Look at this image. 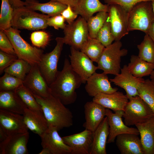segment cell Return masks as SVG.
<instances>
[{"label": "cell", "instance_id": "29", "mask_svg": "<svg viewBox=\"0 0 154 154\" xmlns=\"http://www.w3.org/2000/svg\"><path fill=\"white\" fill-rule=\"evenodd\" d=\"M130 61L127 68L133 75L138 78L150 75L154 68V64L141 59L138 56L132 55Z\"/></svg>", "mask_w": 154, "mask_h": 154}, {"label": "cell", "instance_id": "44", "mask_svg": "<svg viewBox=\"0 0 154 154\" xmlns=\"http://www.w3.org/2000/svg\"><path fill=\"white\" fill-rule=\"evenodd\" d=\"M65 21L68 24H70L75 21L77 18L78 15L73 10L72 7L69 5L61 13Z\"/></svg>", "mask_w": 154, "mask_h": 154}, {"label": "cell", "instance_id": "42", "mask_svg": "<svg viewBox=\"0 0 154 154\" xmlns=\"http://www.w3.org/2000/svg\"><path fill=\"white\" fill-rule=\"evenodd\" d=\"M0 49L8 54L16 55L11 42L3 31H0Z\"/></svg>", "mask_w": 154, "mask_h": 154}, {"label": "cell", "instance_id": "25", "mask_svg": "<svg viewBox=\"0 0 154 154\" xmlns=\"http://www.w3.org/2000/svg\"><path fill=\"white\" fill-rule=\"evenodd\" d=\"M135 125L140 135L144 154H154V115L146 121Z\"/></svg>", "mask_w": 154, "mask_h": 154}, {"label": "cell", "instance_id": "5", "mask_svg": "<svg viewBox=\"0 0 154 154\" xmlns=\"http://www.w3.org/2000/svg\"><path fill=\"white\" fill-rule=\"evenodd\" d=\"M122 43L120 40L115 41L110 45L105 48L97 62L98 69L108 74L116 75L121 69V59L126 56L128 50L121 48Z\"/></svg>", "mask_w": 154, "mask_h": 154}, {"label": "cell", "instance_id": "51", "mask_svg": "<svg viewBox=\"0 0 154 154\" xmlns=\"http://www.w3.org/2000/svg\"><path fill=\"white\" fill-rule=\"evenodd\" d=\"M151 4L152 7V9H153V11L154 16V0L151 1Z\"/></svg>", "mask_w": 154, "mask_h": 154}, {"label": "cell", "instance_id": "34", "mask_svg": "<svg viewBox=\"0 0 154 154\" xmlns=\"http://www.w3.org/2000/svg\"><path fill=\"white\" fill-rule=\"evenodd\" d=\"M138 96L149 106L154 113V85L150 79L145 80L138 89Z\"/></svg>", "mask_w": 154, "mask_h": 154}, {"label": "cell", "instance_id": "21", "mask_svg": "<svg viewBox=\"0 0 154 154\" xmlns=\"http://www.w3.org/2000/svg\"><path fill=\"white\" fill-rule=\"evenodd\" d=\"M129 100L126 95L117 91L111 94L100 93L92 99L93 101L114 112L120 110L124 111Z\"/></svg>", "mask_w": 154, "mask_h": 154}, {"label": "cell", "instance_id": "24", "mask_svg": "<svg viewBox=\"0 0 154 154\" xmlns=\"http://www.w3.org/2000/svg\"><path fill=\"white\" fill-rule=\"evenodd\" d=\"M109 127L106 116L93 132L90 154H106V144L109 134Z\"/></svg>", "mask_w": 154, "mask_h": 154}, {"label": "cell", "instance_id": "47", "mask_svg": "<svg viewBox=\"0 0 154 154\" xmlns=\"http://www.w3.org/2000/svg\"><path fill=\"white\" fill-rule=\"evenodd\" d=\"M147 34H148L154 42V20L149 28Z\"/></svg>", "mask_w": 154, "mask_h": 154}, {"label": "cell", "instance_id": "36", "mask_svg": "<svg viewBox=\"0 0 154 154\" xmlns=\"http://www.w3.org/2000/svg\"><path fill=\"white\" fill-rule=\"evenodd\" d=\"M27 108L42 111L33 94L23 85L15 91Z\"/></svg>", "mask_w": 154, "mask_h": 154}, {"label": "cell", "instance_id": "22", "mask_svg": "<svg viewBox=\"0 0 154 154\" xmlns=\"http://www.w3.org/2000/svg\"><path fill=\"white\" fill-rule=\"evenodd\" d=\"M23 115L28 129L40 137L48 129V124L42 111L26 108Z\"/></svg>", "mask_w": 154, "mask_h": 154}, {"label": "cell", "instance_id": "27", "mask_svg": "<svg viewBox=\"0 0 154 154\" xmlns=\"http://www.w3.org/2000/svg\"><path fill=\"white\" fill-rule=\"evenodd\" d=\"M108 5L102 4L99 0H79L74 11L87 21L93 14L102 11L107 12Z\"/></svg>", "mask_w": 154, "mask_h": 154}, {"label": "cell", "instance_id": "12", "mask_svg": "<svg viewBox=\"0 0 154 154\" xmlns=\"http://www.w3.org/2000/svg\"><path fill=\"white\" fill-rule=\"evenodd\" d=\"M124 111L120 110L113 113L110 110L106 108V116L107 117L110 133L107 143L114 142L117 136L124 133H131L139 135L137 128L129 127L124 123L122 117Z\"/></svg>", "mask_w": 154, "mask_h": 154}, {"label": "cell", "instance_id": "15", "mask_svg": "<svg viewBox=\"0 0 154 154\" xmlns=\"http://www.w3.org/2000/svg\"><path fill=\"white\" fill-rule=\"evenodd\" d=\"M57 129L49 125L47 129L40 137L42 148H46L51 154H71V148L64 142Z\"/></svg>", "mask_w": 154, "mask_h": 154}, {"label": "cell", "instance_id": "9", "mask_svg": "<svg viewBox=\"0 0 154 154\" xmlns=\"http://www.w3.org/2000/svg\"><path fill=\"white\" fill-rule=\"evenodd\" d=\"M63 32L64 44L78 50L89 36L87 21L80 16L72 23L66 24Z\"/></svg>", "mask_w": 154, "mask_h": 154}, {"label": "cell", "instance_id": "4", "mask_svg": "<svg viewBox=\"0 0 154 154\" xmlns=\"http://www.w3.org/2000/svg\"><path fill=\"white\" fill-rule=\"evenodd\" d=\"M3 31L11 42L19 58L28 62L32 66L38 64L43 54L42 50L32 46L25 41L17 29L11 27Z\"/></svg>", "mask_w": 154, "mask_h": 154}, {"label": "cell", "instance_id": "45", "mask_svg": "<svg viewBox=\"0 0 154 154\" xmlns=\"http://www.w3.org/2000/svg\"><path fill=\"white\" fill-rule=\"evenodd\" d=\"M58 2L63 4L68 5H70L72 9L76 6L79 0H50Z\"/></svg>", "mask_w": 154, "mask_h": 154}, {"label": "cell", "instance_id": "33", "mask_svg": "<svg viewBox=\"0 0 154 154\" xmlns=\"http://www.w3.org/2000/svg\"><path fill=\"white\" fill-rule=\"evenodd\" d=\"M108 17L107 12L102 11L98 12L94 16H92L87 21L89 36L96 38L98 33L107 20Z\"/></svg>", "mask_w": 154, "mask_h": 154}, {"label": "cell", "instance_id": "26", "mask_svg": "<svg viewBox=\"0 0 154 154\" xmlns=\"http://www.w3.org/2000/svg\"><path fill=\"white\" fill-rule=\"evenodd\" d=\"M26 108L15 91H0V109L23 115Z\"/></svg>", "mask_w": 154, "mask_h": 154}, {"label": "cell", "instance_id": "37", "mask_svg": "<svg viewBox=\"0 0 154 154\" xmlns=\"http://www.w3.org/2000/svg\"><path fill=\"white\" fill-rule=\"evenodd\" d=\"M23 81L20 79L5 73L0 78V91H15L23 85Z\"/></svg>", "mask_w": 154, "mask_h": 154}, {"label": "cell", "instance_id": "49", "mask_svg": "<svg viewBox=\"0 0 154 154\" xmlns=\"http://www.w3.org/2000/svg\"><path fill=\"white\" fill-rule=\"evenodd\" d=\"M39 154H51L50 151L47 149L42 148L41 151L38 153Z\"/></svg>", "mask_w": 154, "mask_h": 154}, {"label": "cell", "instance_id": "19", "mask_svg": "<svg viewBox=\"0 0 154 154\" xmlns=\"http://www.w3.org/2000/svg\"><path fill=\"white\" fill-rule=\"evenodd\" d=\"M28 131L8 136L0 143V154H28Z\"/></svg>", "mask_w": 154, "mask_h": 154}, {"label": "cell", "instance_id": "18", "mask_svg": "<svg viewBox=\"0 0 154 154\" xmlns=\"http://www.w3.org/2000/svg\"><path fill=\"white\" fill-rule=\"evenodd\" d=\"M107 74L103 72L94 73L87 79L85 87L89 96L94 97L100 93L111 94L118 90L113 87Z\"/></svg>", "mask_w": 154, "mask_h": 154}, {"label": "cell", "instance_id": "35", "mask_svg": "<svg viewBox=\"0 0 154 154\" xmlns=\"http://www.w3.org/2000/svg\"><path fill=\"white\" fill-rule=\"evenodd\" d=\"M0 15V31H4L11 27V21L14 8L9 0H1Z\"/></svg>", "mask_w": 154, "mask_h": 154}, {"label": "cell", "instance_id": "7", "mask_svg": "<svg viewBox=\"0 0 154 154\" xmlns=\"http://www.w3.org/2000/svg\"><path fill=\"white\" fill-rule=\"evenodd\" d=\"M154 115L149 106L139 96L131 97L126 105L123 117L127 126L143 123Z\"/></svg>", "mask_w": 154, "mask_h": 154}, {"label": "cell", "instance_id": "40", "mask_svg": "<svg viewBox=\"0 0 154 154\" xmlns=\"http://www.w3.org/2000/svg\"><path fill=\"white\" fill-rule=\"evenodd\" d=\"M154 0H104L107 4H117L122 7L126 11L129 12L135 5L143 1Z\"/></svg>", "mask_w": 154, "mask_h": 154}, {"label": "cell", "instance_id": "38", "mask_svg": "<svg viewBox=\"0 0 154 154\" xmlns=\"http://www.w3.org/2000/svg\"><path fill=\"white\" fill-rule=\"evenodd\" d=\"M96 38L105 47L110 45L115 40L110 22L108 19L98 33Z\"/></svg>", "mask_w": 154, "mask_h": 154}, {"label": "cell", "instance_id": "11", "mask_svg": "<svg viewBox=\"0 0 154 154\" xmlns=\"http://www.w3.org/2000/svg\"><path fill=\"white\" fill-rule=\"evenodd\" d=\"M69 56L70 63L73 70L81 77L83 83L98 69L93 61L85 54L73 47H70Z\"/></svg>", "mask_w": 154, "mask_h": 154}, {"label": "cell", "instance_id": "6", "mask_svg": "<svg viewBox=\"0 0 154 154\" xmlns=\"http://www.w3.org/2000/svg\"><path fill=\"white\" fill-rule=\"evenodd\" d=\"M154 20L151 1L140 2L128 12V31L139 30L147 33Z\"/></svg>", "mask_w": 154, "mask_h": 154}, {"label": "cell", "instance_id": "16", "mask_svg": "<svg viewBox=\"0 0 154 154\" xmlns=\"http://www.w3.org/2000/svg\"><path fill=\"white\" fill-rule=\"evenodd\" d=\"M110 80L116 86L123 89L129 99L138 96V88L145 80L133 75L129 70L127 65H125L121 68L120 73Z\"/></svg>", "mask_w": 154, "mask_h": 154}, {"label": "cell", "instance_id": "14", "mask_svg": "<svg viewBox=\"0 0 154 154\" xmlns=\"http://www.w3.org/2000/svg\"><path fill=\"white\" fill-rule=\"evenodd\" d=\"M23 84L34 94L44 98L51 94L49 86L41 73L38 64L32 66L23 80Z\"/></svg>", "mask_w": 154, "mask_h": 154}, {"label": "cell", "instance_id": "1", "mask_svg": "<svg viewBox=\"0 0 154 154\" xmlns=\"http://www.w3.org/2000/svg\"><path fill=\"white\" fill-rule=\"evenodd\" d=\"M82 83L81 77L73 70L69 60L66 58L62 69L58 71L56 79L49 87L51 94L67 105L75 102L77 98L76 90Z\"/></svg>", "mask_w": 154, "mask_h": 154}, {"label": "cell", "instance_id": "20", "mask_svg": "<svg viewBox=\"0 0 154 154\" xmlns=\"http://www.w3.org/2000/svg\"><path fill=\"white\" fill-rule=\"evenodd\" d=\"M84 109L85 122L83 126L93 132L105 117L106 108L92 100L86 103Z\"/></svg>", "mask_w": 154, "mask_h": 154}, {"label": "cell", "instance_id": "3", "mask_svg": "<svg viewBox=\"0 0 154 154\" xmlns=\"http://www.w3.org/2000/svg\"><path fill=\"white\" fill-rule=\"evenodd\" d=\"M13 8L11 27L35 30L45 29L48 26L49 15L38 13L25 6Z\"/></svg>", "mask_w": 154, "mask_h": 154}, {"label": "cell", "instance_id": "30", "mask_svg": "<svg viewBox=\"0 0 154 154\" xmlns=\"http://www.w3.org/2000/svg\"><path fill=\"white\" fill-rule=\"evenodd\" d=\"M105 47L96 38L89 36L80 50L87 56L93 62L98 61Z\"/></svg>", "mask_w": 154, "mask_h": 154}, {"label": "cell", "instance_id": "10", "mask_svg": "<svg viewBox=\"0 0 154 154\" xmlns=\"http://www.w3.org/2000/svg\"><path fill=\"white\" fill-rule=\"evenodd\" d=\"M108 5V20L110 22L115 41L120 40L129 32L128 12L118 5Z\"/></svg>", "mask_w": 154, "mask_h": 154}, {"label": "cell", "instance_id": "28", "mask_svg": "<svg viewBox=\"0 0 154 154\" xmlns=\"http://www.w3.org/2000/svg\"><path fill=\"white\" fill-rule=\"evenodd\" d=\"M25 6L34 11H38L51 17L61 14L67 5L59 2L51 1L41 3L36 0H26Z\"/></svg>", "mask_w": 154, "mask_h": 154}, {"label": "cell", "instance_id": "43", "mask_svg": "<svg viewBox=\"0 0 154 154\" xmlns=\"http://www.w3.org/2000/svg\"><path fill=\"white\" fill-rule=\"evenodd\" d=\"M65 20L61 15H58L50 17L48 19L47 24L48 26L53 27L55 29L58 30L60 28L64 29L66 24Z\"/></svg>", "mask_w": 154, "mask_h": 154}, {"label": "cell", "instance_id": "50", "mask_svg": "<svg viewBox=\"0 0 154 154\" xmlns=\"http://www.w3.org/2000/svg\"><path fill=\"white\" fill-rule=\"evenodd\" d=\"M150 75V81L154 85V68Z\"/></svg>", "mask_w": 154, "mask_h": 154}, {"label": "cell", "instance_id": "46", "mask_svg": "<svg viewBox=\"0 0 154 154\" xmlns=\"http://www.w3.org/2000/svg\"><path fill=\"white\" fill-rule=\"evenodd\" d=\"M10 3L14 8L25 6V2L21 0H9Z\"/></svg>", "mask_w": 154, "mask_h": 154}, {"label": "cell", "instance_id": "8", "mask_svg": "<svg viewBox=\"0 0 154 154\" xmlns=\"http://www.w3.org/2000/svg\"><path fill=\"white\" fill-rule=\"evenodd\" d=\"M56 45L49 53L43 54L38 65L42 76L49 86L56 79L58 71L57 64L64 44L63 37L55 39Z\"/></svg>", "mask_w": 154, "mask_h": 154}, {"label": "cell", "instance_id": "48", "mask_svg": "<svg viewBox=\"0 0 154 154\" xmlns=\"http://www.w3.org/2000/svg\"><path fill=\"white\" fill-rule=\"evenodd\" d=\"M8 137L2 129L0 127V143L5 140Z\"/></svg>", "mask_w": 154, "mask_h": 154}, {"label": "cell", "instance_id": "31", "mask_svg": "<svg viewBox=\"0 0 154 154\" xmlns=\"http://www.w3.org/2000/svg\"><path fill=\"white\" fill-rule=\"evenodd\" d=\"M32 66L28 62L18 58L6 68L4 72L23 80L30 71Z\"/></svg>", "mask_w": 154, "mask_h": 154}, {"label": "cell", "instance_id": "32", "mask_svg": "<svg viewBox=\"0 0 154 154\" xmlns=\"http://www.w3.org/2000/svg\"><path fill=\"white\" fill-rule=\"evenodd\" d=\"M137 47L138 56L141 59L154 64V42L147 34H145L143 41Z\"/></svg>", "mask_w": 154, "mask_h": 154}, {"label": "cell", "instance_id": "17", "mask_svg": "<svg viewBox=\"0 0 154 154\" xmlns=\"http://www.w3.org/2000/svg\"><path fill=\"white\" fill-rule=\"evenodd\" d=\"M93 132L85 129L80 133L62 137L64 142L71 148V154H90Z\"/></svg>", "mask_w": 154, "mask_h": 154}, {"label": "cell", "instance_id": "13", "mask_svg": "<svg viewBox=\"0 0 154 154\" xmlns=\"http://www.w3.org/2000/svg\"><path fill=\"white\" fill-rule=\"evenodd\" d=\"M0 127L8 136L25 133L28 129L23 115L0 109Z\"/></svg>", "mask_w": 154, "mask_h": 154}, {"label": "cell", "instance_id": "23", "mask_svg": "<svg viewBox=\"0 0 154 154\" xmlns=\"http://www.w3.org/2000/svg\"><path fill=\"white\" fill-rule=\"evenodd\" d=\"M116 144L121 154H144L140 139L138 135L124 133L116 137Z\"/></svg>", "mask_w": 154, "mask_h": 154}, {"label": "cell", "instance_id": "39", "mask_svg": "<svg viewBox=\"0 0 154 154\" xmlns=\"http://www.w3.org/2000/svg\"><path fill=\"white\" fill-rule=\"evenodd\" d=\"M30 39L33 45L38 48H44L49 43L50 36L45 31H37L31 34Z\"/></svg>", "mask_w": 154, "mask_h": 154}, {"label": "cell", "instance_id": "2", "mask_svg": "<svg viewBox=\"0 0 154 154\" xmlns=\"http://www.w3.org/2000/svg\"><path fill=\"white\" fill-rule=\"evenodd\" d=\"M33 95L41 107L49 126L56 127L59 131L73 125L71 112L58 99L51 94L45 98Z\"/></svg>", "mask_w": 154, "mask_h": 154}, {"label": "cell", "instance_id": "41", "mask_svg": "<svg viewBox=\"0 0 154 154\" xmlns=\"http://www.w3.org/2000/svg\"><path fill=\"white\" fill-rule=\"evenodd\" d=\"M16 55L8 54L0 50V74L4 72L5 69L10 66L18 58Z\"/></svg>", "mask_w": 154, "mask_h": 154}]
</instances>
